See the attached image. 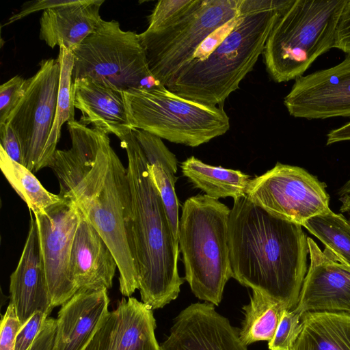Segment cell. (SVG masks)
<instances>
[{
	"label": "cell",
	"instance_id": "6da1fadb",
	"mask_svg": "<svg viewBox=\"0 0 350 350\" xmlns=\"http://www.w3.org/2000/svg\"><path fill=\"white\" fill-rule=\"evenodd\" d=\"M51 167L59 185L58 195L73 201L111 250L118 265L121 293L131 297L139 282L125 232L130 204L127 170L100 133V144L74 142L57 150Z\"/></svg>",
	"mask_w": 350,
	"mask_h": 350
},
{
	"label": "cell",
	"instance_id": "30bf717a",
	"mask_svg": "<svg viewBox=\"0 0 350 350\" xmlns=\"http://www.w3.org/2000/svg\"><path fill=\"white\" fill-rule=\"evenodd\" d=\"M326 185L305 169L278 162L251 179L246 197L278 218L303 225L329 208Z\"/></svg>",
	"mask_w": 350,
	"mask_h": 350
},
{
	"label": "cell",
	"instance_id": "f1b7e54d",
	"mask_svg": "<svg viewBox=\"0 0 350 350\" xmlns=\"http://www.w3.org/2000/svg\"><path fill=\"white\" fill-rule=\"evenodd\" d=\"M198 2V0H161L149 16L148 31L163 29L182 18Z\"/></svg>",
	"mask_w": 350,
	"mask_h": 350
},
{
	"label": "cell",
	"instance_id": "7c38bea8",
	"mask_svg": "<svg viewBox=\"0 0 350 350\" xmlns=\"http://www.w3.org/2000/svg\"><path fill=\"white\" fill-rule=\"evenodd\" d=\"M46 281L54 307L77 291L70 271V254L81 213L76 204L63 199L35 213Z\"/></svg>",
	"mask_w": 350,
	"mask_h": 350
},
{
	"label": "cell",
	"instance_id": "e0dca14e",
	"mask_svg": "<svg viewBox=\"0 0 350 350\" xmlns=\"http://www.w3.org/2000/svg\"><path fill=\"white\" fill-rule=\"evenodd\" d=\"M10 303L22 325L37 311L50 314L49 291L37 224L31 214L28 234L17 267L10 275Z\"/></svg>",
	"mask_w": 350,
	"mask_h": 350
},
{
	"label": "cell",
	"instance_id": "5bb4252c",
	"mask_svg": "<svg viewBox=\"0 0 350 350\" xmlns=\"http://www.w3.org/2000/svg\"><path fill=\"white\" fill-rule=\"evenodd\" d=\"M310 264L300 291L296 312L342 313L350 315V267L329 249L321 250L308 237Z\"/></svg>",
	"mask_w": 350,
	"mask_h": 350
},
{
	"label": "cell",
	"instance_id": "d590c367",
	"mask_svg": "<svg viewBox=\"0 0 350 350\" xmlns=\"http://www.w3.org/2000/svg\"><path fill=\"white\" fill-rule=\"evenodd\" d=\"M334 48L350 54V0H347L340 14L335 36Z\"/></svg>",
	"mask_w": 350,
	"mask_h": 350
},
{
	"label": "cell",
	"instance_id": "5b68a950",
	"mask_svg": "<svg viewBox=\"0 0 350 350\" xmlns=\"http://www.w3.org/2000/svg\"><path fill=\"white\" fill-rule=\"evenodd\" d=\"M230 209L218 200L198 194L187 198L179 218L178 241L185 279L194 295L218 306L232 271L228 245Z\"/></svg>",
	"mask_w": 350,
	"mask_h": 350
},
{
	"label": "cell",
	"instance_id": "ba28073f",
	"mask_svg": "<svg viewBox=\"0 0 350 350\" xmlns=\"http://www.w3.org/2000/svg\"><path fill=\"white\" fill-rule=\"evenodd\" d=\"M72 52V82L88 78L122 92L161 85L149 69L138 34L122 30L116 21L102 20Z\"/></svg>",
	"mask_w": 350,
	"mask_h": 350
},
{
	"label": "cell",
	"instance_id": "4dcf8cb0",
	"mask_svg": "<svg viewBox=\"0 0 350 350\" xmlns=\"http://www.w3.org/2000/svg\"><path fill=\"white\" fill-rule=\"evenodd\" d=\"M28 79L16 75L0 86V124L6 122L25 94Z\"/></svg>",
	"mask_w": 350,
	"mask_h": 350
},
{
	"label": "cell",
	"instance_id": "7a4b0ae2",
	"mask_svg": "<svg viewBox=\"0 0 350 350\" xmlns=\"http://www.w3.org/2000/svg\"><path fill=\"white\" fill-rule=\"evenodd\" d=\"M232 278L293 310L308 271L302 226L275 217L246 196L234 200L228 220Z\"/></svg>",
	"mask_w": 350,
	"mask_h": 350
},
{
	"label": "cell",
	"instance_id": "3957f363",
	"mask_svg": "<svg viewBox=\"0 0 350 350\" xmlns=\"http://www.w3.org/2000/svg\"><path fill=\"white\" fill-rule=\"evenodd\" d=\"M121 146L127 154L130 189L126 237L142 301L152 310L159 309L177 298L184 282L178 269V241L133 131L121 140Z\"/></svg>",
	"mask_w": 350,
	"mask_h": 350
},
{
	"label": "cell",
	"instance_id": "ab89813d",
	"mask_svg": "<svg viewBox=\"0 0 350 350\" xmlns=\"http://www.w3.org/2000/svg\"><path fill=\"white\" fill-rule=\"evenodd\" d=\"M338 196V200L341 202L340 211L342 213H348L350 215V178L340 188Z\"/></svg>",
	"mask_w": 350,
	"mask_h": 350
},
{
	"label": "cell",
	"instance_id": "e575fe53",
	"mask_svg": "<svg viewBox=\"0 0 350 350\" xmlns=\"http://www.w3.org/2000/svg\"><path fill=\"white\" fill-rule=\"evenodd\" d=\"M0 146L14 161L24 165V154L18 136L7 123L0 124Z\"/></svg>",
	"mask_w": 350,
	"mask_h": 350
},
{
	"label": "cell",
	"instance_id": "44dd1931",
	"mask_svg": "<svg viewBox=\"0 0 350 350\" xmlns=\"http://www.w3.org/2000/svg\"><path fill=\"white\" fill-rule=\"evenodd\" d=\"M105 0H66L44 10L40 18L39 38L51 48L63 45L72 51L100 25Z\"/></svg>",
	"mask_w": 350,
	"mask_h": 350
},
{
	"label": "cell",
	"instance_id": "277c9868",
	"mask_svg": "<svg viewBox=\"0 0 350 350\" xmlns=\"http://www.w3.org/2000/svg\"><path fill=\"white\" fill-rule=\"evenodd\" d=\"M293 0H241L239 21L202 61L183 68L165 87L206 105L223 104L252 70L273 27Z\"/></svg>",
	"mask_w": 350,
	"mask_h": 350
},
{
	"label": "cell",
	"instance_id": "484cf974",
	"mask_svg": "<svg viewBox=\"0 0 350 350\" xmlns=\"http://www.w3.org/2000/svg\"><path fill=\"white\" fill-rule=\"evenodd\" d=\"M0 169L10 185L33 214L62 200L58 194L48 191L32 172L12 160L1 146Z\"/></svg>",
	"mask_w": 350,
	"mask_h": 350
},
{
	"label": "cell",
	"instance_id": "f546056e",
	"mask_svg": "<svg viewBox=\"0 0 350 350\" xmlns=\"http://www.w3.org/2000/svg\"><path fill=\"white\" fill-rule=\"evenodd\" d=\"M301 315L294 310H284L273 338L269 341V350H290L301 330Z\"/></svg>",
	"mask_w": 350,
	"mask_h": 350
},
{
	"label": "cell",
	"instance_id": "d6a6232c",
	"mask_svg": "<svg viewBox=\"0 0 350 350\" xmlns=\"http://www.w3.org/2000/svg\"><path fill=\"white\" fill-rule=\"evenodd\" d=\"M48 316L44 312L37 311L23 325L16 336L14 350H27L31 347Z\"/></svg>",
	"mask_w": 350,
	"mask_h": 350
},
{
	"label": "cell",
	"instance_id": "603a6c76",
	"mask_svg": "<svg viewBox=\"0 0 350 350\" xmlns=\"http://www.w3.org/2000/svg\"><path fill=\"white\" fill-rule=\"evenodd\" d=\"M301 330L290 350H350V315L307 312Z\"/></svg>",
	"mask_w": 350,
	"mask_h": 350
},
{
	"label": "cell",
	"instance_id": "ffe728a7",
	"mask_svg": "<svg viewBox=\"0 0 350 350\" xmlns=\"http://www.w3.org/2000/svg\"><path fill=\"white\" fill-rule=\"evenodd\" d=\"M75 108L81 112L80 123L113 134L120 141L133 130L128 118L123 92L88 78L78 79L72 85Z\"/></svg>",
	"mask_w": 350,
	"mask_h": 350
},
{
	"label": "cell",
	"instance_id": "4fadbf2b",
	"mask_svg": "<svg viewBox=\"0 0 350 350\" xmlns=\"http://www.w3.org/2000/svg\"><path fill=\"white\" fill-rule=\"evenodd\" d=\"M284 104L295 118L350 117V54L338 64L296 79Z\"/></svg>",
	"mask_w": 350,
	"mask_h": 350
},
{
	"label": "cell",
	"instance_id": "9c48e42d",
	"mask_svg": "<svg viewBox=\"0 0 350 350\" xmlns=\"http://www.w3.org/2000/svg\"><path fill=\"white\" fill-rule=\"evenodd\" d=\"M241 0H198L172 25L138 34L149 69L166 87L191 61L200 44L213 31L237 17Z\"/></svg>",
	"mask_w": 350,
	"mask_h": 350
},
{
	"label": "cell",
	"instance_id": "ac0fdd59",
	"mask_svg": "<svg viewBox=\"0 0 350 350\" xmlns=\"http://www.w3.org/2000/svg\"><path fill=\"white\" fill-rule=\"evenodd\" d=\"M107 290H79L58 312L53 350H85L109 312Z\"/></svg>",
	"mask_w": 350,
	"mask_h": 350
},
{
	"label": "cell",
	"instance_id": "8d00e7d4",
	"mask_svg": "<svg viewBox=\"0 0 350 350\" xmlns=\"http://www.w3.org/2000/svg\"><path fill=\"white\" fill-rule=\"evenodd\" d=\"M57 321L47 318L41 331L27 350H53L56 334Z\"/></svg>",
	"mask_w": 350,
	"mask_h": 350
},
{
	"label": "cell",
	"instance_id": "8992f818",
	"mask_svg": "<svg viewBox=\"0 0 350 350\" xmlns=\"http://www.w3.org/2000/svg\"><path fill=\"white\" fill-rule=\"evenodd\" d=\"M347 0H293L267 40L266 70L277 83L301 76L334 48L338 21Z\"/></svg>",
	"mask_w": 350,
	"mask_h": 350
},
{
	"label": "cell",
	"instance_id": "52a82bcc",
	"mask_svg": "<svg viewBox=\"0 0 350 350\" xmlns=\"http://www.w3.org/2000/svg\"><path fill=\"white\" fill-rule=\"evenodd\" d=\"M123 95L133 129L172 143L197 147L230 129L229 117L221 107L183 98L162 85L130 89Z\"/></svg>",
	"mask_w": 350,
	"mask_h": 350
},
{
	"label": "cell",
	"instance_id": "7402d4cb",
	"mask_svg": "<svg viewBox=\"0 0 350 350\" xmlns=\"http://www.w3.org/2000/svg\"><path fill=\"white\" fill-rule=\"evenodd\" d=\"M134 135L148 163L152 180L164 202L169 219L178 239L179 202L175 192L178 161L162 139L146 131L133 129Z\"/></svg>",
	"mask_w": 350,
	"mask_h": 350
},
{
	"label": "cell",
	"instance_id": "2e32d148",
	"mask_svg": "<svg viewBox=\"0 0 350 350\" xmlns=\"http://www.w3.org/2000/svg\"><path fill=\"white\" fill-rule=\"evenodd\" d=\"M153 310L129 297L107 313L85 350H161Z\"/></svg>",
	"mask_w": 350,
	"mask_h": 350
},
{
	"label": "cell",
	"instance_id": "d4e9b609",
	"mask_svg": "<svg viewBox=\"0 0 350 350\" xmlns=\"http://www.w3.org/2000/svg\"><path fill=\"white\" fill-rule=\"evenodd\" d=\"M243 310L245 317L239 329V337L247 346L258 341H270L286 308L262 293L252 291L250 301L243 306Z\"/></svg>",
	"mask_w": 350,
	"mask_h": 350
},
{
	"label": "cell",
	"instance_id": "d6986e66",
	"mask_svg": "<svg viewBox=\"0 0 350 350\" xmlns=\"http://www.w3.org/2000/svg\"><path fill=\"white\" fill-rule=\"evenodd\" d=\"M70 262L78 291L111 288L118 268L116 260L108 245L82 213L73 240Z\"/></svg>",
	"mask_w": 350,
	"mask_h": 350
},
{
	"label": "cell",
	"instance_id": "836d02e7",
	"mask_svg": "<svg viewBox=\"0 0 350 350\" xmlns=\"http://www.w3.org/2000/svg\"><path fill=\"white\" fill-rule=\"evenodd\" d=\"M239 21V14L210 34L198 46L191 62L202 61L208 57L234 29Z\"/></svg>",
	"mask_w": 350,
	"mask_h": 350
},
{
	"label": "cell",
	"instance_id": "9a60e30c",
	"mask_svg": "<svg viewBox=\"0 0 350 350\" xmlns=\"http://www.w3.org/2000/svg\"><path fill=\"white\" fill-rule=\"evenodd\" d=\"M160 347L161 350H247L239 329L208 302L191 304L183 310Z\"/></svg>",
	"mask_w": 350,
	"mask_h": 350
},
{
	"label": "cell",
	"instance_id": "f35d334b",
	"mask_svg": "<svg viewBox=\"0 0 350 350\" xmlns=\"http://www.w3.org/2000/svg\"><path fill=\"white\" fill-rule=\"evenodd\" d=\"M350 141V122L331 130L327 135V145Z\"/></svg>",
	"mask_w": 350,
	"mask_h": 350
},
{
	"label": "cell",
	"instance_id": "83f0119b",
	"mask_svg": "<svg viewBox=\"0 0 350 350\" xmlns=\"http://www.w3.org/2000/svg\"><path fill=\"white\" fill-rule=\"evenodd\" d=\"M303 227L350 267V220L330 209L308 219Z\"/></svg>",
	"mask_w": 350,
	"mask_h": 350
},
{
	"label": "cell",
	"instance_id": "4316f807",
	"mask_svg": "<svg viewBox=\"0 0 350 350\" xmlns=\"http://www.w3.org/2000/svg\"><path fill=\"white\" fill-rule=\"evenodd\" d=\"M59 49L57 59L60 64L59 85L54 123L44 153L45 167H51L53 163L63 124L75 120V107L72 95L74 55L63 45H60Z\"/></svg>",
	"mask_w": 350,
	"mask_h": 350
},
{
	"label": "cell",
	"instance_id": "8fae6325",
	"mask_svg": "<svg viewBox=\"0 0 350 350\" xmlns=\"http://www.w3.org/2000/svg\"><path fill=\"white\" fill-rule=\"evenodd\" d=\"M37 72L28 79L24 96L5 123L20 139L24 166L33 174L45 167L44 153L55 117L60 79L57 58L42 59Z\"/></svg>",
	"mask_w": 350,
	"mask_h": 350
},
{
	"label": "cell",
	"instance_id": "74e56055",
	"mask_svg": "<svg viewBox=\"0 0 350 350\" xmlns=\"http://www.w3.org/2000/svg\"><path fill=\"white\" fill-rule=\"evenodd\" d=\"M66 0H38L25 2L22 5L19 12L11 16L5 25H10L36 12L44 11L49 8L61 5Z\"/></svg>",
	"mask_w": 350,
	"mask_h": 350
},
{
	"label": "cell",
	"instance_id": "1f68e13d",
	"mask_svg": "<svg viewBox=\"0 0 350 350\" xmlns=\"http://www.w3.org/2000/svg\"><path fill=\"white\" fill-rule=\"evenodd\" d=\"M22 326L13 304L10 303L1 321L0 350H14L16 336Z\"/></svg>",
	"mask_w": 350,
	"mask_h": 350
},
{
	"label": "cell",
	"instance_id": "cb8c5ba5",
	"mask_svg": "<svg viewBox=\"0 0 350 350\" xmlns=\"http://www.w3.org/2000/svg\"><path fill=\"white\" fill-rule=\"evenodd\" d=\"M183 175L195 188L207 196L219 200L231 197L234 200L246 196L250 176L240 170L213 166L192 156L180 164Z\"/></svg>",
	"mask_w": 350,
	"mask_h": 350
}]
</instances>
